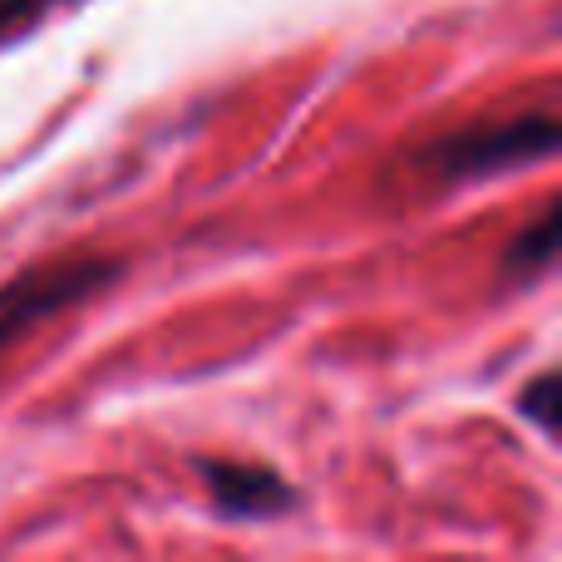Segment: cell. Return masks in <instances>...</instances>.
<instances>
[{
    "label": "cell",
    "instance_id": "8992f818",
    "mask_svg": "<svg viewBox=\"0 0 562 562\" xmlns=\"http://www.w3.org/2000/svg\"><path fill=\"white\" fill-rule=\"evenodd\" d=\"M49 5H55V0H0V35H5V30L30 25V20L45 15Z\"/></svg>",
    "mask_w": 562,
    "mask_h": 562
},
{
    "label": "cell",
    "instance_id": "5b68a950",
    "mask_svg": "<svg viewBox=\"0 0 562 562\" xmlns=\"http://www.w3.org/2000/svg\"><path fill=\"white\" fill-rule=\"evenodd\" d=\"M518 409H524V415L533 419L543 435H553V429H558V370H543V375H538L533 385L518 395Z\"/></svg>",
    "mask_w": 562,
    "mask_h": 562
},
{
    "label": "cell",
    "instance_id": "277c9868",
    "mask_svg": "<svg viewBox=\"0 0 562 562\" xmlns=\"http://www.w3.org/2000/svg\"><path fill=\"white\" fill-rule=\"evenodd\" d=\"M558 257V207H543L538 213V223L528 227L524 237H514V247H508V272H543L548 262Z\"/></svg>",
    "mask_w": 562,
    "mask_h": 562
},
{
    "label": "cell",
    "instance_id": "3957f363",
    "mask_svg": "<svg viewBox=\"0 0 562 562\" xmlns=\"http://www.w3.org/2000/svg\"><path fill=\"white\" fill-rule=\"evenodd\" d=\"M207 494L227 518H277L296 504V488L267 464H243V459H207L203 464Z\"/></svg>",
    "mask_w": 562,
    "mask_h": 562
},
{
    "label": "cell",
    "instance_id": "6da1fadb",
    "mask_svg": "<svg viewBox=\"0 0 562 562\" xmlns=\"http://www.w3.org/2000/svg\"><path fill=\"white\" fill-rule=\"evenodd\" d=\"M558 134H562V124L553 109H533V114H514L504 124H474L464 134L439 138V144H429L419 154V164L429 173L459 183V178H484V173H504V168L553 158Z\"/></svg>",
    "mask_w": 562,
    "mask_h": 562
},
{
    "label": "cell",
    "instance_id": "7a4b0ae2",
    "mask_svg": "<svg viewBox=\"0 0 562 562\" xmlns=\"http://www.w3.org/2000/svg\"><path fill=\"white\" fill-rule=\"evenodd\" d=\"M119 272H124V262H114V257H59V262H40L15 272L0 286V346L25 336L35 321L59 316L65 306L94 296Z\"/></svg>",
    "mask_w": 562,
    "mask_h": 562
}]
</instances>
